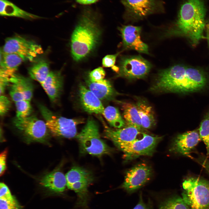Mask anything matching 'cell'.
<instances>
[{
    "instance_id": "cell-31",
    "label": "cell",
    "mask_w": 209,
    "mask_h": 209,
    "mask_svg": "<svg viewBox=\"0 0 209 209\" xmlns=\"http://www.w3.org/2000/svg\"><path fill=\"white\" fill-rule=\"evenodd\" d=\"M8 86H9V94L14 102L25 100L23 94L17 85L14 83L10 82Z\"/></svg>"
},
{
    "instance_id": "cell-38",
    "label": "cell",
    "mask_w": 209,
    "mask_h": 209,
    "mask_svg": "<svg viewBox=\"0 0 209 209\" xmlns=\"http://www.w3.org/2000/svg\"><path fill=\"white\" fill-rule=\"evenodd\" d=\"M133 209H149V208L143 202L142 198H140L137 204Z\"/></svg>"
},
{
    "instance_id": "cell-39",
    "label": "cell",
    "mask_w": 209,
    "mask_h": 209,
    "mask_svg": "<svg viewBox=\"0 0 209 209\" xmlns=\"http://www.w3.org/2000/svg\"><path fill=\"white\" fill-rule=\"evenodd\" d=\"M76 2L82 5H89L96 3L98 0H75Z\"/></svg>"
},
{
    "instance_id": "cell-11",
    "label": "cell",
    "mask_w": 209,
    "mask_h": 209,
    "mask_svg": "<svg viewBox=\"0 0 209 209\" xmlns=\"http://www.w3.org/2000/svg\"><path fill=\"white\" fill-rule=\"evenodd\" d=\"M142 138L132 142L117 144L116 146L124 153L126 160L133 159L142 156H151L154 152L162 137L142 133Z\"/></svg>"
},
{
    "instance_id": "cell-29",
    "label": "cell",
    "mask_w": 209,
    "mask_h": 209,
    "mask_svg": "<svg viewBox=\"0 0 209 209\" xmlns=\"http://www.w3.org/2000/svg\"><path fill=\"white\" fill-rule=\"evenodd\" d=\"M200 140L205 144L207 154L209 155V110L207 113L200 125L199 129Z\"/></svg>"
},
{
    "instance_id": "cell-19",
    "label": "cell",
    "mask_w": 209,
    "mask_h": 209,
    "mask_svg": "<svg viewBox=\"0 0 209 209\" xmlns=\"http://www.w3.org/2000/svg\"><path fill=\"white\" fill-rule=\"evenodd\" d=\"M89 89L98 98L102 100L112 99L116 92L109 81L106 79L93 82L89 79L86 81Z\"/></svg>"
},
{
    "instance_id": "cell-32",
    "label": "cell",
    "mask_w": 209,
    "mask_h": 209,
    "mask_svg": "<svg viewBox=\"0 0 209 209\" xmlns=\"http://www.w3.org/2000/svg\"><path fill=\"white\" fill-rule=\"evenodd\" d=\"M0 209H20V207L14 197L10 199H0Z\"/></svg>"
},
{
    "instance_id": "cell-5",
    "label": "cell",
    "mask_w": 209,
    "mask_h": 209,
    "mask_svg": "<svg viewBox=\"0 0 209 209\" xmlns=\"http://www.w3.org/2000/svg\"><path fill=\"white\" fill-rule=\"evenodd\" d=\"M182 198L191 209H209V182L191 177L183 183Z\"/></svg>"
},
{
    "instance_id": "cell-12",
    "label": "cell",
    "mask_w": 209,
    "mask_h": 209,
    "mask_svg": "<svg viewBox=\"0 0 209 209\" xmlns=\"http://www.w3.org/2000/svg\"><path fill=\"white\" fill-rule=\"evenodd\" d=\"M152 65L140 55L124 57L120 60L118 75L129 80L142 79L149 72Z\"/></svg>"
},
{
    "instance_id": "cell-15",
    "label": "cell",
    "mask_w": 209,
    "mask_h": 209,
    "mask_svg": "<svg viewBox=\"0 0 209 209\" xmlns=\"http://www.w3.org/2000/svg\"><path fill=\"white\" fill-rule=\"evenodd\" d=\"M200 140L199 134L196 130L179 134L173 142L170 151L174 153L188 155Z\"/></svg>"
},
{
    "instance_id": "cell-8",
    "label": "cell",
    "mask_w": 209,
    "mask_h": 209,
    "mask_svg": "<svg viewBox=\"0 0 209 209\" xmlns=\"http://www.w3.org/2000/svg\"><path fill=\"white\" fill-rule=\"evenodd\" d=\"M127 20L135 21L152 14L165 12L164 3L161 0H121Z\"/></svg>"
},
{
    "instance_id": "cell-30",
    "label": "cell",
    "mask_w": 209,
    "mask_h": 209,
    "mask_svg": "<svg viewBox=\"0 0 209 209\" xmlns=\"http://www.w3.org/2000/svg\"><path fill=\"white\" fill-rule=\"evenodd\" d=\"M14 103L16 109V117L24 118L31 115L32 108L30 101L24 100Z\"/></svg>"
},
{
    "instance_id": "cell-17",
    "label": "cell",
    "mask_w": 209,
    "mask_h": 209,
    "mask_svg": "<svg viewBox=\"0 0 209 209\" xmlns=\"http://www.w3.org/2000/svg\"><path fill=\"white\" fill-rule=\"evenodd\" d=\"M78 91L80 103L85 111L103 115L105 109L99 98L83 84L80 85Z\"/></svg>"
},
{
    "instance_id": "cell-7",
    "label": "cell",
    "mask_w": 209,
    "mask_h": 209,
    "mask_svg": "<svg viewBox=\"0 0 209 209\" xmlns=\"http://www.w3.org/2000/svg\"><path fill=\"white\" fill-rule=\"evenodd\" d=\"M65 176L68 188L74 191L77 195V206L86 209L88 207L89 198L88 188L93 181L92 174L83 168L74 167Z\"/></svg>"
},
{
    "instance_id": "cell-6",
    "label": "cell",
    "mask_w": 209,
    "mask_h": 209,
    "mask_svg": "<svg viewBox=\"0 0 209 209\" xmlns=\"http://www.w3.org/2000/svg\"><path fill=\"white\" fill-rule=\"evenodd\" d=\"M38 107L48 129L54 136L69 138L76 136L77 126L82 123L81 120L57 115L42 104H38Z\"/></svg>"
},
{
    "instance_id": "cell-16",
    "label": "cell",
    "mask_w": 209,
    "mask_h": 209,
    "mask_svg": "<svg viewBox=\"0 0 209 209\" xmlns=\"http://www.w3.org/2000/svg\"><path fill=\"white\" fill-rule=\"evenodd\" d=\"M105 137L112 141L115 145L134 141L137 139V136L140 132V130L131 126L116 129L105 125Z\"/></svg>"
},
{
    "instance_id": "cell-13",
    "label": "cell",
    "mask_w": 209,
    "mask_h": 209,
    "mask_svg": "<svg viewBox=\"0 0 209 209\" xmlns=\"http://www.w3.org/2000/svg\"><path fill=\"white\" fill-rule=\"evenodd\" d=\"M152 174L150 166L144 163L139 164L127 171L122 187L129 192L134 191L148 182Z\"/></svg>"
},
{
    "instance_id": "cell-41",
    "label": "cell",
    "mask_w": 209,
    "mask_h": 209,
    "mask_svg": "<svg viewBox=\"0 0 209 209\" xmlns=\"http://www.w3.org/2000/svg\"><path fill=\"white\" fill-rule=\"evenodd\" d=\"M203 165L206 169L209 174V161L205 160L203 163Z\"/></svg>"
},
{
    "instance_id": "cell-9",
    "label": "cell",
    "mask_w": 209,
    "mask_h": 209,
    "mask_svg": "<svg viewBox=\"0 0 209 209\" xmlns=\"http://www.w3.org/2000/svg\"><path fill=\"white\" fill-rule=\"evenodd\" d=\"M12 123L15 127L27 140L39 142H45L50 132L45 121L34 115L24 118L16 117Z\"/></svg>"
},
{
    "instance_id": "cell-26",
    "label": "cell",
    "mask_w": 209,
    "mask_h": 209,
    "mask_svg": "<svg viewBox=\"0 0 209 209\" xmlns=\"http://www.w3.org/2000/svg\"><path fill=\"white\" fill-rule=\"evenodd\" d=\"M0 14L2 16L16 17L29 20L43 18L25 11L8 0H6L3 9L0 11Z\"/></svg>"
},
{
    "instance_id": "cell-24",
    "label": "cell",
    "mask_w": 209,
    "mask_h": 209,
    "mask_svg": "<svg viewBox=\"0 0 209 209\" xmlns=\"http://www.w3.org/2000/svg\"><path fill=\"white\" fill-rule=\"evenodd\" d=\"M24 62L17 55L3 53L1 49L0 68L12 75L15 73L19 67Z\"/></svg>"
},
{
    "instance_id": "cell-36",
    "label": "cell",
    "mask_w": 209,
    "mask_h": 209,
    "mask_svg": "<svg viewBox=\"0 0 209 209\" xmlns=\"http://www.w3.org/2000/svg\"><path fill=\"white\" fill-rule=\"evenodd\" d=\"M14 197L7 186L3 183L0 184V199H10Z\"/></svg>"
},
{
    "instance_id": "cell-3",
    "label": "cell",
    "mask_w": 209,
    "mask_h": 209,
    "mask_svg": "<svg viewBox=\"0 0 209 209\" xmlns=\"http://www.w3.org/2000/svg\"><path fill=\"white\" fill-rule=\"evenodd\" d=\"M97 14L92 9L83 10L72 35L71 48L74 60L88 56L97 45L101 35Z\"/></svg>"
},
{
    "instance_id": "cell-18",
    "label": "cell",
    "mask_w": 209,
    "mask_h": 209,
    "mask_svg": "<svg viewBox=\"0 0 209 209\" xmlns=\"http://www.w3.org/2000/svg\"><path fill=\"white\" fill-rule=\"evenodd\" d=\"M63 77L60 71H51L41 85L52 102L59 98L63 85Z\"/></svg>"
},
{
    "instance_id": "cell-27",
    "label": "cell",
    "mask_w": 209,
    "mask_h": 209,
    "mask_svg": "<svg viewBox=\"0 0 209 209\" xmlns=\"http://www.w3.org/2000/svg\"><path fill=\"white\" fill-rule=\"evenodd\" d=\"M103 115L110 125L113 127L120 128L125 125V122L118 110L115 107H107L104 109Z\"/></svg>"
},
{
    "instance_id": "cell-2",
    "label": "cell",
    "mask_w": 209,
    "mask_h": 209,
    "mask_svg": "<svg viewBox=\"0 0 209 209\" xmlns=\"http://www.w3.org/2000/svg\"><path fill=\"white\" fill-rule=\"evenodd\" d=\"M205 15L202 0H187L181 6L175 25L167 31L165 35L185 37L196 46L203 37Z\"/></svg>"
},
{
    "instance_id": "cell-1",
    "label": "cell",
    "mask_w": 209,
    "mask_h": 209,
    "mask_svg": "<svg viewBox=\"0 0 209 209\" xmlns=\"http://www.w3.org/2000/svg\"><path fill=\"white\" fill-rule=\"evenodd\" d=\"M207 81L206 74L202 71L176 65L161 71L150 90L158 93L193 92L203 88Z\"/></svg>"
},
{
    "instance_id": "cell-40",
    "label": "cell",
    "mask_w": 209,
    "mask_h": 209,
    "mask_svg": "<svg viewBox=\"0 0 209 209\" xmlns=\"http://www.w3.org/2000/svg\"><path fill=\"white\" fill-rule=\"evenodd\" d=\"M206 33V39L209 46V20L206 24L205 28Z\"/></svg>"
},
{
    "instance_id": "cell-23",
    "label": "cell",
    "mask_w": 209,
    "mask_h": 209,
    "mask_svg": "<svg viewBox=\"0 0 209 209\" xmlns=\"http://www.w3.org/2000/svg\"><path fill=\"white\" fill-rule=\"evenodd\" d=\"M122 107L123 117L128 126H133L141 130L143 127L136 105L129 102H123Z\"/></svg>"
},
{
    "instance_id": "cell-14",
    "label": "cell",
    "mask_w": 209,
    "mask_h": 209,
    "mask_svg": "<svg viewBox=\"0 0 209 209\" xmlns=\"http://www.w3.org/2000/svg\"><path fill=\"white\" fill-rule=\"evenodd\" d=\"M118 29L125 49L133 50L139 53H149L147 45L141 39V27L131 25H123Z\"/></svg>"
},
{
    "instance_id": "cell-21",
    "label": "cell",
    "mask_w": 209,
    "mask_h": 209,
    "mask_svg": "<svg viewBox=\"0 0 209 209\" xmlns=\"http://www.w3.org/2000/svg\"><path fill=\"white\" fill-rule=\"evenodd\" d=\"M140 118L143 128L149 129L156 124V120L152 107L145 100L137 98L136 104Z\"/></svg>"
},
{
    "instance_id": "cell-20",
    "label": "cell",
    "mask_w": 209,
    "mask_h": 209,
    "mask_svg": "<svg viewBox=\"0 0 209 209\" xmlns=\"http://www.w3.org/2000/svg\"><path fill=\"white\" fill-rule=\"evenodd\" d=\"M40 183L44 187L57 192H63L67 186L66 176L58 171L45 175L41 179Z\"/></svg>"
},
{
    "instance_id": "cell-33",
    "label": "cell",
    "mask_w": 209,
    "mask_h": 209,
    "mask_svg": "<svg viewBox=\"0 0 209 209\" xmlns=\"http://www.w3.org/2000/svg\"><path fill=\"white\" fill-rule=\"evenodd\" d=\"M11 102L6 96L0 95V115L3 116L8 111L11 106Z\"/></svg>"
},
{
    "instance_id": "cell-35",
    "label": "cell",
    "mask_w": 209,
    "mask_h": 209,
    "mask_svg": "<svg viewBox=\"0 0 209 209\" xmlns=\"http://www.w3.org/2000/svg\"><path fill=\"white\" fill-rule=\"evenodd\" d=\"M119 54L118 53L114 55H107L102 59V64L104 67H113L115 64L117 57Z\"/></svg>"
},
{
    "instance_id": "cell-34",
    "label": "cell",
    "mask_w": 209,
    "mask_h": 209,
    "mask_svg": "<svg viewBox=\"0 0 209 209\" xmlns=\"http://www.w3.org/2000/svg\"><path fill=\"white\" fill-rule=\"evenodd\" d=\"M105 73L103 69L99 67L90 72L89 75V80L93 82H97L103 79Z\"/></svg>"
},
{
    "instance_id": "cell-37",
    "label": "cell",
    "mask_w": 209,
    "mask_h": 209,
    "mask_svg": "<svg viewBox=\"0 0 209 209\" xmlns=\"http://www.w3.org/2000/svg\"><path fill=\"white\" fill-rule=\"evenodd\" d=\"M7 152L8 150L6 149L1 153L0 155V176L4 174L6 170V159Z\"/></svg>"
},
{
    "instance_id": "cell-28",
    "label": "cell",
    "mask_w": 209,
    "mask_h": 209,
    "mask_svg": "<svg viewBox=\"0 0 209 209\" xmlns=\"http://www.w3.org/2000/svg\"><path fill=\"white\" fill-rule=\"evenodd\" d=\"M159 209H191L182 197H175L169 198L161 204Z\"/></svg>"
},
{
    "instance_id": "cell-22",
    "label": "cell",
    "mask_w": 209,
    "mask_h": 209,
    "mask_svg": "<svg viewBox=\"0 0 209 209\" xmlns=\"http://www.w3.org/2000/svg\"><path fill=\"white\" fill-rule=\"evenodd\" d=\"M50 71L49 62L42 59L35 60L28 69V73L30 78L40 84L44 81Z\"/></svg>"
},
{
    "instance_id": "cell-10",
    "label": "cell",
    "mask_w": 209,
    "mask_h": 209,
    "mask_svg": "<svg viewBox=\"0 0 209 209\" xmlns=\"http://www.w3.org/2000/svg\"><path fill=\"white\" fill-rule=\"evenodd\" d=\"M1 50L4 53L17 55L24 62L33 61L43 52L40 45L19 35L7 38Z\"/></svg>"
},
{
    "instance_id": "cell-25",
    "label": "cell",
    "mask_w": 209,
    "mask_h": 209,
    "mask_svg": "<svg viewBox=\"0 0 209 209\" xmlns=\"http://www.w3.org/2000/svg\"><path fill=\"white\" fill-rule=\"evenodd\" d=\"M31 79L16 73L10 80V82L15 84L20 89L25 99L30 101L33 96L34 89V86Z\"/></svg>"
},
{
    "instance_id": "cell-4",
    "label": "cell",
    "mask_w": 209,
    "mask_h": 209,
    "mask_svg": "<svg viewBox=\"0 0 209 209\" xmlns=\"http://www.w3.org/2000/svg\"><path fill=\"white\" fill-rule=\"evenodd\" d=\"M96 122L89 118L86 124L77 136L83 153L100 156L111 153V149L101 139Z\"/></svg>"
}]
</instances>
